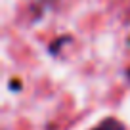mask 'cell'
Returning <instances> with one entry per match:
<instances>
[{"instance_id":"cell-1","label":"cell","mask_w":130,"mask_h":130,"mask_svg":"<svg viewBox=\"0 0 130 130\" xmlns=\"http://www.w3.org/2000/svg\"><path fill=\"white\" fill-rule=\"evenodd\" d=\"M94 130H124V126H122L117 119H107V121H103L102 124L98 126V128H94Z\"/></svg>"},{"instance_id":"cell-2","label":"cell","mask_w":130,"mask_h":130,"mask_svg":"<svg viewBox=\"0 0 130 130\" xmlns=\"http://www.w3.org/2000/svg\"><path fill=\"white\" fill-rule=\"evenodd\" d=\"M65 42H71V37H65V38H59V40H57V42H54V44L50 46V50H52V54H57L56 50L59 48V46H63Z\"/></svg>"},{"instance_id":"cell-3","label":"cell","mask_w":130,"mask_h":130,"mask_svg":"<svg viewBox=\"0 0 130 130\" xmlns=\"http://www.w3.org/2000/svg\"><path fill=\"white\" fill-rule=\"evenodd\" d=\"M10 86H12V88H17V90H19V88H21V84H19V80H12V84H10Z\"/></svg>"}]
</instances>
